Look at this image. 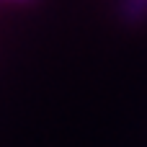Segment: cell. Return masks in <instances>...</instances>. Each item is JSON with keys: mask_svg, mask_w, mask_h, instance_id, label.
I'll use <instances>...</instances> for the list:
<instances>
[{"mask_svg": "<svg viewBox=\"0 0 147 147\" xmlns=\"http://www.w3.org/2000/svg\"><path fill=\"white\" fill-rule=\"evenodd\" d=\"M119 16L129 26H140L147 21V0H121L119 3Z\"/></svg>", "mask_w": 147, "mask_h": 147, "instance_id": "6da1fadb", "label": "cell"}, {"mask_svg": "<svg viewBox=\"0 0 147 147\" xmlns=\"http://www.w3.org/2000/svg\"><path fill=\"white\" fill-rule=\"evenodd\" d=\"M18 3H26V0H18Z\"/></svg>", "mask_w": 147, "mask_h": 147, "instance_id": "7a4b0ae2", "label": "cell"}]
</instances>
